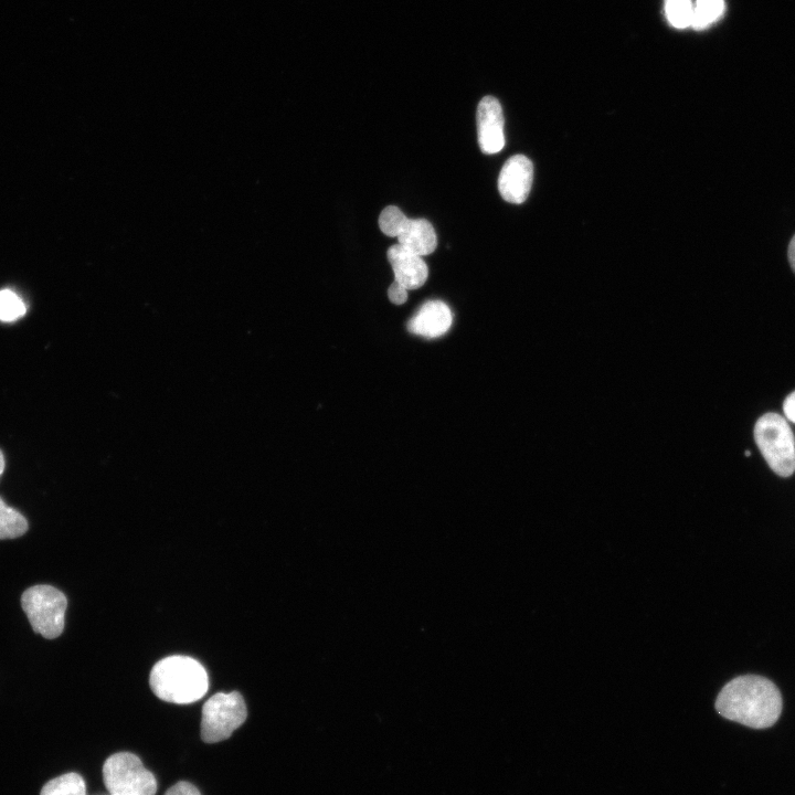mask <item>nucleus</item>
<instances>
[{"mask_svg": "<svg viewBox=\"0 0 795 795\" xmlns=\"http://www.w3.org/2000/svg\"><path fill=\"white\" fill-rule=\"evenodd\" d=\"M21 606L34 633L46 639L62 634L67 600L59 589L49 584L33 585L22 593Z\"/></svg>", "mask_w": 795, "mask_h": 795, "instance_id": "obj_4", "label": "nucleus"}, {"mask_svg": "<svg viewBox=\"0 0 795 795\" xmlns=\"http://www.w3.org/2000/svg\"><path fill=\"white\" fill-rule=\"evenodd\" d=\"M407 219L398 206L389 205L380 213L379 226L385 235L398 237Z\"/></svg>", "mask_w": 795, "mask_h": 795, "instance_id": "obj_17", "label": "nucleus"}, {"mask_svg": "<svg viewBox=\"0 0 795 795\" xmlns=\"http://www.w3.org/2000/svg\"><path fill=\"white\" fill-rule=\"evenodd\" d=\"M3 469H4V457H3L2 452L0 451V476L3 471Z\"/></svg>", "mask_w": 795, "mask_h": 795, "instance_id": "obj_22", "label": "nucleus"}, {"mask_svg": "<svg viewBox=\"0 0 795 795\" xmlns=\"http://www.w3.org/2000/svg\"><path fill=\"white\" fill-rule=\"evenodd\" d=\"M388 297L391 303L395 305H402L407 299V289L394 280L388 289Z\"/></svg>", "mask_w": 795, "mask_h": 795, "instance_id": "obj_18", "label": "nucleus"}, {"mask_svg": "<svg viewBox=\"0 0 795 795\" xmlns=\"http://www.w3.org/2000/svg\"><path fill=\"white\" fill-rule=\"evenodd\" d=\"M110 795V794H109Z\"/></svg>", "mask_w": 795, "mask_h": 795, "instance_id": "obj_24", "label": "nucleus"}, {"mask_svg": "<svg viewBox=\"0 0 795 795\" xmlns=\"http://www.w3.org/2000/svg\"><path fill=\"white\" fill-rule=\"evenodd\" d=\"M165 795H201L199 789L189 782H178L171 786Z\"/></svg>", "mask_w": 795, "mask_h": 795, "instance_id": "obj_19", "label": "nucleus"}, {"mask_svg": "<svg viewBox=\"0 0 795 795\" xmlns=\"http://www.w3.org/2000/svg\"><path fill=\"white\" fill-rule=\"evenodd\" d=\"M477 132L480 150L486 155L499 152L505 146L504 114L499 100L485 96L477 106Z\"/></svg>", "mask_w": 795, "mask_h": 795, "instance_id": "obj_7", "label": "nucleus"}, {"mask_svg": "<svg viewBox=\"0 0 795 795\" xmlns=\"http://www.w3.org/2000/svg\"><path fill=\"white\" fill-rule=\"evenodd\" d=\"M788 261L793 271L795 272V235L793 236L788 245Z\"/></svg>", "mask_w": 795, "mask_h": 795, "instance_id": "obj_21", "label": "nucleus"}, {"mask_svg": "<svg viewBox=\"0 0 795 795\" xmlns=\"http://www.w3.org/2000/svg\"><path fill=\"white\" fill-rule=\"evenodd\" d=\"M40 795H86V786L81 775L67 773L49 781Z\"/></svg>", "mask_w": 795, "mask_h": 795, "instance_id": "obj_13", "label": "nucleus"}, {"mask_svg": "<svg viewBox=\"0 0 795 795\" xmlns=\"http://www.w3.org/2000/svg\"><path fill=\"white\" fill-rule=\"evenodd\" d=\"M246 717V704L241 693L218 692L203 704L201 738L206 743L223 741L241 727Z\"/></svg>", "mask_w": 795, "mask_h": 795, "instance_id": "obj_6", "label": "nucleus"}, {"mask_svg": "<svg viewBox=\"0 0 795 795\" xmlns=\"http://www.w3.org/2000/svg\"><path fill=\"white\" fill-rule=\"evenodd\" d=\"M745 455H746V456H750L751 453H750L749 451H745Z\"/></svg>", "mask_w": 795, "mask_h": 795, "instance_id": "obj_23", "label": "nucleus"}, {"mask_svg": "<svg viewBox=\"0 0 795 795\" xmlns=\"http://www.w3.org/2000/svg\"><path fill=\"white\" fill-rule=\"evenodd\" d=\"M716 709L728 720L753 729H765L780 718L782 697L771 680L761 676H740L719 692Z\"/></svg>", "mask_w": 795, "mask_h": 795, "instance_id": "obj_1", "label": "nucleus"}, {"mask_svg": "<svg viewBox=\"0 0 795 795\" xmlns=\"http://www.w3.org/2000/svg\"><path fill=\"white\" fill-rule=\"evenodd\" d=\"M103 780L110 795H155L157 792L152 773L129 752L115 753L105 761Z\"/></svg>", "mask_w": 795, "mask_h": 795, "instance_id": "obj_5", "label": "nucleus"}, {"mask_svg": "<svg viewBox=\"0 0 795 795\" xmlns=\"http://www.w3.org/2000/svg\"><path fill=\"white\" fill-rule=\"evenodd\" d=\"M153 693L171 703H191L201 699L209 687L208 674L195 659L174 655L159 660L149 678Z\"/></svg>", "mask_w": 795, "mask_h": 795, "instance_id": "obj_2", "label": "nucleus"}, {"mask_svg": "<svg viewBox=\"0 0 795 795\" xmlns=\"http://www.w3.org/2000/svg\"><path fill=\"white\" fill-rule=\"evenodd\" d=\"M724 0H696L691 28L701 31L717 22L724 13Z\"/></svg>", "mask_w": 795, "mask_h": 795, "instance_id": "obj_12", "label": "nucleus"}, {"mask_svg": "<svg viewBox=\"0 0 795 795\" xmlns=\"http://www.w3.org/2000/svg\"><path fill=\"white\" fill-rule=\"evenodd\" d=\"M783 410L786 418L795 424V391L786 396Z\"/></svg>", "mask_w": 795, "mask_h": 795, "instance_id": "obj_20", "label": "nucleus"}, {"mask_svg": "<svg viewBox=\"0 0 795 795\" xmlns=\"http://www.w3.org/2000/svg\"><path fill=\"white\" fill-rule=\"evenodd\" d=\"M26 307L22 299L12 290H0V320L13 321L23 316Z\"/></svg>", "mask_w": 795, "mask_h": 795, "instance_id": "obj_16", "label": "nucleus"}, {"mask_svg": "<svg viewBox=\"0 0 795 795\" xmlns=\"http://www.w3.org/2000/svg\"><path fill=\"white\" fill-rule=\"evenodd\" d=\"M28 531V521L18 510L7 506L0 498V540L13 539Z\"/></svg>", "mask_w": 795, "mask_h": 795, "instance_id": "obj_14", "label": "nucleus"}, {"mask_svg": "<svg viewBox=\"0 0 795 795\" xmlns=\"http://www.w3.org/2000/svg\"><path fill=\"white\" fill-rule=\"evenodd\" d=\"M398 244L416 255L425 256L435 251L437 236L430 221L425 219H407L398 235Z\"/></svg>", "mask_w": 795, "mask_h": 795, "instance_id": "obj_11", "label": "nucleus"}, {"mask_svg": "<svg viewBox=\"0 0 795 795\" xmlns=\"http://www.w3.org/2000/svg\"><path fill=\"white\" fill-rule=\"evenodd\" d=\"M388 259L394 273V280L407 290L422 287L428 276V268L422 256L416 255L400 244L388 250Z\"/></svg>", "mask_w": 795, "mask_h": 795, "instance_id": "obj_9", "label": "nucleus"}, {"mask_svg": "<svg viewBox=\"0 0 795 795\" xmlns=\"http://www.w3.org/2000/svg\"><path fill=\"white\" fill-rule=\"evenodd\" d=\"M754 441L775 474L788 477L795 471V438L782 415H762L754 426Z\"/></svg>", "mask_w": 795, "mask_h": 795, "instance_id": "obj_3", "label": "nucleus"}, {"mask_svg": "<svg viewBox=\"0 0 795 795\" xmlns=\"http://www.w3.org/2000/svg\"><path fill=\"white\" fill-rule=\"evenodd\" d=\"M665 14L669 24L676 29L691 25L693 14L692 0H665Z\"/></svg>", "mask_w": 795, "mask_h": 795, "instance_id": "obj_15", "label": "nucleus"}, {"mask_svg": "<svg viewBox=\"0 0 795 795\" xmlns=\"http://www.w3.org/2000/svg\"><path fill=\"white\" fill-rule=\"evenodd\" d=\"M533 178V166L523 155L510 157L498 177V190L504 200L520 204L529 195Z\"/></svg>", "mask_w": 795, "mask_h": 795, "instance_id": "obj_8", "label": "nucleus"}, {"mask_svg": "<svg viewBox=\"0 0 795 795\" xmlns=\"http://www.w3.org/2000/svg\"><path fill=\"white\" fill-rule=\"evenodd\" d=\"M453 321L449 307L441 300H428L421 306L407 324L414 335L436 338L448 331Z\"/></svg>", "mask_w": 795, "mask_h": 795, "instance_id": "obj_10", "label": "nucleus"}]
</instances>
